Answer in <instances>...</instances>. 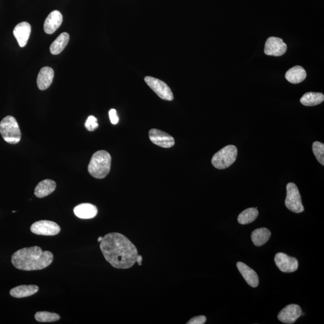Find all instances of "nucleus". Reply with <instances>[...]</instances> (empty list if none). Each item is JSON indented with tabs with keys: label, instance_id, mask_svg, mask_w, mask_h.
I'll list each match as a JSON object with an SVG mask.
<instances>
[{
	"label": "nucleus",
	"instance_id": "2f4dec72",
	"mask_svg": "<svg viewBox=\"0 0 324 324\" xmlns=\"http://www.w3.org/2000/svg\"><path fill=\"white\" fill-rule=\"evenodd\" d=\"M15 212H16L15 211H13L12 213H15Z\"/></svg>",
	"mask_w": 324,
	"mask_h": 324
},
{
	"label": "nucleus",
	"instance_id": "f3484780",
	"mask_svg": "<svg viewBox=\"0 0 324 324\" xmlns=\"http://www.w3.org/2000/svg\"><path fill=\"white\" fill-rule=\"evenodd\" d=\"M76 216L82 219H92L96 217L97 208L96 206L91 204L84 203L76 206L73 209Z\"/></svg>",
	"mask_w": 324,
	"mask_h": 324
},
{
	"label": "nucleus",
	"instance_id": "f03ea898",
	"mask_svg": "<svg viewBox=\"0 0 324 324\" xmlns=\"http://www.w3.org/2000/svg\"><path fill=\"white\" fill-rule=\"evenodd\" d=\"M53 258L51 252L33 246L18 250L13 253L11 261L15 268L21 270L34 271L47 267L53 263Z\"/></svg>",
	"mask_w": 324,
	"mask_h": 324
},
{
	"label": "nucleus",
	"instance_id": "7c9ffc66",
	"mask_svg": "<svg viewBox=\"0 0 324 324\" xmlns=\"http://www.w3.org/2000/svg\"><path fill=\"white\" fill-rule=\"evenodd\" d=\"M102 238H103L102 236H100V237H99V238H98V240H97L98 242H100H100H101V241H102Z\"/></svg>",
	"mask_w": 324,
	"mask_h": 324
},
{
	"label": "nucleus",
	"instance_id": "c85d7f7f",
	"mask_svg": "<svg viewBox=\"0 0 324 324\" xmlns=\"http://www.w3.org/2000/svg\"><path fill=\"white\" fill-rule=\"evenodd\" d=\"M109 116H110V120L112 124H117L119 121L118 117L117 116V111L114 109H111L109 112Z\"/></svg>",
	"mask_w": 324,
	"mask_h": 324
},
{
	"label": "nucleus",
	"instance_id": "423d86ee",
	"mask_svg": "<svg viewBox=\"0 0 324 324\" xmlns=\"http://www.w3.org/2000/svg\"><path fill=\"white\" fill-rule=\"evenodd\" d=\"M287 190L286 206L294 213H300L303 212L304 208L297 186L293 182H290L287 184Z\"/></svg>",
	"mask_w": 324,
	"mask_h": 324
},
{
	"label": "nucleus",
	"instance_id": "6ab92c4d",
	"mask_svg": "<svg viewBox=\"0 0 324 324\" xmlns=\"http://www.w3.org/2000/svg\"><path fill=\"white\" fill-rule=\"evenodd\" d=\"M38 291L39 287L36 285H21L12 289L10 294L13 297L21 298L34 295Z\"/></svg>",
	"mask_w": 324,
	"mask_h": 324
},
{
	"label": "nucleus",
	"instance_id": "9d476101",
	"mask_svg": "<svg viewBox=\"0 0 324 324\" xmlns=\"http://www.w3.org/2000/svg\"><path fill=\"white\" fill-rule=\"evenodd\" d=\"M287 51V45L279 37H269L266 41L264 53L267 56L279 57Z\"/></svg>",
	"mask_w": 324,
	"mask_h": 324
},
{
	"label": "nucleus",
	"instance_id": "4be33fe9",
	"mask_svg": "<svg viewBox=\"0 0 324 324\" xmlns=\"http://www.w3.org/2000/svg\"><path fill=\"white\" fill-rule=\"evenodd\" d=\"M69 37V34L67 32H62L59 35L51 45V53L53 55H58L60 54L68 44Z\"/></svg>",
	"mask_w": 324,
	"mask_h": 324
},
{
	"label": "nucleus",
	"instance_id": "b1692460",
	"mask_svg": "<svg viewBox=\"0 0 324 324\" xmlns=\"http://www.w3.org/2000/svg\"><path fill=\"white\" fill-rule=\"evenodd\" d=\"M259 212L255 208H249L245 209L239 214L238 222L241 225H247L255 221L258 216Z\"/></svg>",
	"mask_w": 324,
	"mask_h": 324
},
{
	"label": "nucleus",
	"instance_id": "412c9836",
	"mask_svg": "<svg viewBox=\"0 0 324 324\" xmlns=\"http://www.w3.org/2000/svg\"><path fill=\"white\" fill-rule=\"evenodd\" d=\"M271 236L270 231L267 228H261L253 231L251 238L256 246H261L269 240Z\"/></svg>",
	"mask_w": 324,
	"mask_h": 324
},
{
	"label": "nucleus",
	"instance_id": "f8f14e48",
	"mask_svg": "<svg viewBox=\"0 0 324 324\" xmlns=\"http://www.w3.org/2000/svg\"><path fill=\"white\" fill-rule=\"evenodd\" d=\"M149 137L152 143L162 148H171L175 144L173 137L162 130L151 129L149 132Z\"/></svg>",
	"mask_w": 324,
	"mask_h": 324
},
{
	"label": "nucleus",
	"instance_id": "0eeeda50",
	"mask_svg": "<svg viewBox=\"0 0 324 324\" xmlns=\"http://www.w3.org/2000/svg\"><path fill=\"white\" fill-rule=\"evenodd\" d=\"M145 81L152 90L156 92L157 96L161 99L168 101L174 99L172 91L164 82L151 76H146Z\"/></svg>",
	"mask_w": 324,
	"mask_h": 324
},
{
	"label": "nucleus",
	"instance_id": "c756f323",
	"mask_svg": "<svg viewBox=\"0 0 324 324\" xmlns=\"http://www.w3.org/2000/svg\"><path fill=\"white\" fill-rule=\"evenodd\" d=\"M142 261H143L142 256L138 255L137 262L138 263L139 265H141V262H142Z\"/></svg>",
	"mask_w": 324,
	"mask_h": 324
},
{
	"label": "nucleus",
	"instance_id": "f257e3e1",
	"mask_svg": "<svg viewBox=\"0 0 324 324\" xmlns=\"http://www.w3.org/2000/svg\"><path fill=\"white\" fill-rule=\"evenodd\" d=\"M100 247L105 260L114 268H129L137 263V247L121 234H107L100 242Z\"/></svg>",
	"mask_w": 324,
	"mask_h": 324
},
{
	"label": "nucleus",
	"instance_id": "a878e982",
	"mask_svg": "<svg viewBox=\"0 0 324 324\" xmlns=\"http://www.w3.org/2000/svg\"><path fill=\"white\" fill-rule=\"evenodd\" d=\"M312 149L318 161L324 165V144L316 141L313 144Z\"/></svg>",
	"mask_w": 324,
	"mask_h": 324
},
{
	"label": "nucleus",
	"instance_id": "9b49d317",
	"mask_svg": "<svg viewBox=\"0 0 324 324\" xmlns=\"http://www.w3.org/2000/svg\"><path fill=\"white\" fill-rule=\"evenodd\" d=\"M302 314L301 307L297 304L288 305L279 312L278 320L283 323L293 324L298 319Z\"/></svg>",
	"mask_w": 324,
	"mask_h": 324
},
{
	"label": "nucleus",
	"instance_id": "393cba45",
	"mask_svg": "<svg viewBox=\"0 0 324 324\" xmlns=\"http://www.w3.org/2000/svg\"><path fill=\"white\" fill-rule=\"evenodd\" d=\"M35 319L40 323L56 322L60 319L59 315L56 313L49 312H38L35 315Z\"/></svg>",
	"mask_w": 324,
	"mask_h": 324
},
{
	"label": "nucleus",
	"instance_id": "dca6fc26",
	"mask_svg": "<svg viewBox=\"0 0 324 324\" xmlns=\"http://www.w3.org/2000/svg\"><path fill=\"white\" fill-rule=\"evenodd\" d=\"M236 266L247 284L250 287L257 288L259 285V277L257 273L243 263L238 262Z\"/></svg>",
	"mask_w": 324,
	"mask_h": 324
},
{
	"label": "nucleus",
	"instance_id": "39448f33",
	"mask_svg": "<svg viewBox=\"0 0 324 324\" xmlns=\"http://www.w3.org/2000/svg\"><path fill=\"white\" fill-rule=\"evenodd\" d=\"M237 152V148L235 146H226L214 155L211 160L212 164L219 170L228 168L235 162Z\"/></svg>",
	"mask_w": 324,
	"mask_h": 324
},
{
	"label": "nucleus",
	"instance_id": "bb28decb",
	"mask_svg": "<svg viewBox=\"0 0 324 324\" xmlns=\"http://www.w3.org/2000/svg\"><path fill=\"white\" fill-rule=\"evenodd\" d=\"M85 126L88 131H94V130H96L98 126H99V124H98L97 122V119L94 116H91L88 117L86 122Z\"/></svg>",
	"mask_w": 324,
	"mask_h": 324
},
{
	"label": "nucleus",
	"instance_id": "1a4fd4ad",
	"mask_svg": "<svg viewBox=\"0 0 324 324\" xmlns=\"http://www.w3.org/2000/svg\"><path fill=\"white\" fill-rule=\"evenodd\" d=\"M274 262L280 270L284 273H293L298 267V260L284 253H277L275 255Z\"/></svg>",
	"mask_w": 324,
	"mask_h": 324
},
{
	"label": "nucleus",
	"instance_id": "2eb2a0df",
	"mask_svg": "<svg viewBox=\"0 0 324 324\" xmlns=\"http://www.w3.org/2000/svg\"><path fill=\"white\" fill-rule=\"evenodd\" d=\"M54 76V70L50 67H44L41 69L38 75L37 84L40 90H45L53 83Z\"/></svg>",
	"mask_w": 324,
	"mask_h": 324
},
{
	"label": "nucleus",
	"instance_id": "aec40b11",
	"mask_svg": "<svg viewBox=\"0 0 324 324\" xmlns=\"http://www.w3.org/2000/svg\"><path fill=\"white\" fill-rule=\"evenodd\" d=\"M306 72L303 67L296 66L291 68L286 73L285 78L290 83L296 84L303 82L306 78Z\"/></svg>",
	"mask_w": 324,
	"mask_h": 324
},
{
	"label": "nucleus",
	"instance_id": "20e7f679",
	"mask_svg": "<svg viewBox=\"0 0 324 324\" xmlns=\"http://www.w3.org/2000/svg\"><path fill=\"white\" fill-rule=\"evenodd\" d=\"M0 133L5 142L16 144L20 142L21 132L14 117L7 116L0 122Z\"/></svg>",
	"mask_w": 324,
	"mask_h": 324
},
{
	"label": "nucleus",
	"instance_id": "5701e85b",
	"mask_svg": "<svg viewBox=\"0 0 324 324\" xmlns=\"http://www.w3.org/2000/svg\"><path fill=\"white\" fill-rule=\"evenodd\" d=\"M324 100V96L321 92H309L301 98V104L307 107H313L321 104Z\"/></svg>",
	"mask_w": 324,
	"mask_h": 324
},
{
	"label": "nucleus",
	"instance_id": "6e6552de",
	"mask_svg": "<svg viewBox=\"0 0 324 324\" xmlns=\"http://www.w3.org/2000/svg\"><path fill=\"white\" fill-rule=\"evenodd\" d=\"M30 230L32 233L36 235L53 236L59 234L61 228L56 222L50 220H40L34 223Z\"/></svg>",
	"mask_w": 324,
	"mask_h": 324
},
{
	"label": "nucleus",
	"instance_id": "4468645a",
	"mask_svg": "<svg viewBox=\"0 0 324 324\" xmlns=\"http://www.w3.org/2000/svg\"><path fill=\"white\" fill-rule=\"evenodd\" d=\"M62 15L59 10H54L46 18L44 23V31L46 34H53L61 25Z\"/></svg>",
	"mask_w": 324,
	"mask_h": 324
},
{
	"label": "nucleus",
	"instance_id": "ddd939ff",
	"mask_svg": "<svg viewBox=\"0 0 324 324\" xmlns=\"http://www.w3.org/2000/svg\"><path fill=\"white\" fill-rule=\"evenodd\" d=\"M31 32V27L30 24L27 22H22L18 24L13 29V35H14L16 40L18 41L20 47L23 48L27 45L30 36Z\"/></svg>",
	"mask_w": 324,
	"mask_h": 324
},
{
	"label": "nucleus",
	"instance_id": "a211bd4d",
	"mask_svg": "<svg viewBox=\"0 0 324 324\" xmlns=\"http://www.w3.org/2000/svg\"><path fill=\"white\" fill-rule=\"evenodd\" d=\"M56 189V182L51 179H45L37 185L34 190L36 197L42 198L51 194Z\"/></svg>",
	"mask_w": 324,
	"mask_h": 324
},
{
	"label": "nucleus",
	"instance_id": "cd10ccee",
	"mask_svg": "<svg viewBox=\"0 0 324 324\" xmlns=\"http://www.w3.org/2000/svg\"><path fill=\"white\" fill-rule=\"evenodd\" d=\"M206 318L204 316H198V317H195L192 318L187 324H203L206 323Z\"/></svg>",
	"mask_w": 324,
	"mask_h": 324
},
{
	"label": "nucleus",
	"instance_id": "7ed1b4c3",
	"mask_svg": "<svg viewBox=\"0 0 324 324\" xmlns=\"http://www.w3.org/2000/svg\"><path fill=\"white\" fill-rule=\"evenodd\" d=\"M111 156L107 151H97L92 155L89 163L88 170L93 177L98 179L104 178L108 176L111 170Z\"/></svg>",
	"mask_w": 324,
	"mask_h": 324
}]
</instances>
